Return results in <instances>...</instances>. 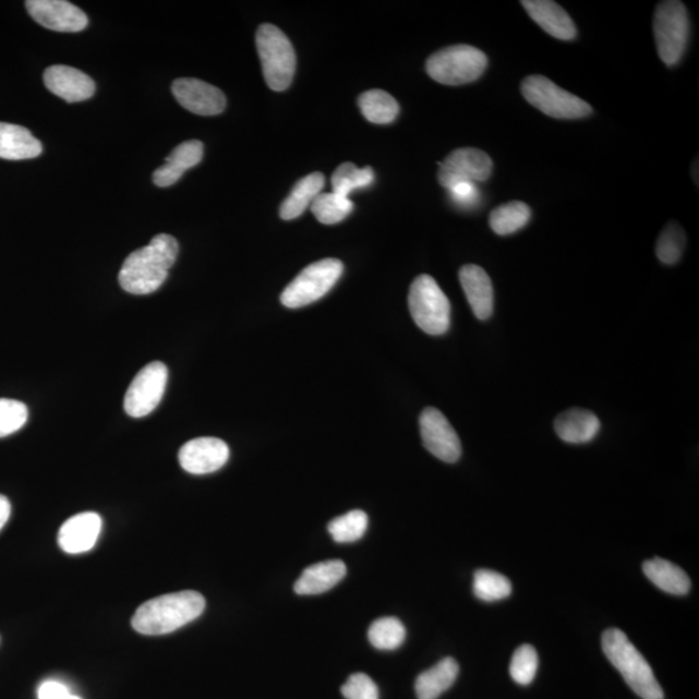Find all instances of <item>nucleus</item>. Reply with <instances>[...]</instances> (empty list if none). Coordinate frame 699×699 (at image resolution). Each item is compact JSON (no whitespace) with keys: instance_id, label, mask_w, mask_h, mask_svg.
<instances>
[{"instance_id":"obj_2","label":"nucleus","mask_w":699,"mask_h":699,"mask_svg":"<svg viewBox=\"0 0 699 699\" xmlns=\"http://www.w3.org/2000/svg\"><path fill=\"white\" fill-rule=\"evenodd\" d=\"M205 606L203 594L196 591L164 594L144 602L134 614L131 625L142 635H166L197 619Z\"/></svg>"},{"instance_id":"obj_15","label":"nucleus","mask_w":699,"mask_h":699,"mask_svg":"<svg viewBox=\"0 0 699 699\" xmlns=\"http://www.w3.org/2000/svg\"><path fill=\"white\" fill-rule=\"evenodd\" d=\"M172 94L186 110L198 116H217L226 109V96L216 86L196 79H179Z\"/></svg>"},{"instance_id":"obj_8","label":"nucleus","mask_w":699,"mask_h":699,"mask_svg":"<svg viewBox=\"0 0 699 699\" xmlns=\"http://www.w3.org/2000/svg\"><path fill=\"white\" fill-rule=\"evenodd\" d=\"M689 16L684 3L666 0L656 5L653 31L660 59L667 67L679 64L689 39Z\"/></svg>"},{"instance_id":"obj_11","label":"nucleus","mask_w":699,"mask_h":699,"mask_svg":"<svg viewBox=\"0 0 699 699\" xmlns=\"http://www.w3.org/2000/svg\"><path fill=\"white\" fill-rule=\"evenodd\" d=\"M439 166V183L447 190L462 182H486L494 170L491 157L477 148L456 149Z\"/></svg>"},{"instance_id":"obj_31","label":"nucleus","mask_w":699,"mask_h":699,"mask_svg":"<svg viewBox=\"0 0 699 699\" xmlns=\"http://www.w3.org/2000/svg\"><path fill=\"white\" fill-rule=\"evenodd\" d=\"M685 245H687V237H685L683 228L676 221H671L664 227L659 240H656V257L664 265H676L683 257Z\"/></svg>"},{"instance_id":"obj_27","label":"nucleus","mask_w":699,"mask_h":699,"mask_svg":"<svg viewBox=\"0 0 699 699\" xmlns=\"http://www.w3.org/2000/svg\"><path fill=\"white\" fill-rule=\"evenodd\" d=\"M531 219V209L522 201H511L501 206L490 214V227L499 237L514 234L523 227L529 225Z\"/></svg>"},{"instance_id":"obj_33","label":"nucleus","mask_w":699,"mask_h":699,"mask_svg":"<svg viewBox=\"0 0 699 699\" xmlns=\"http://www.w3.org/2000/svg\"><path fill=\"white\" fill-rule=\"evenodd\" d=\"M473 591L482 601H501L510 596L511 583L499 573L482 569L474 574Z\"/></svg>"},{"instance_id":"obj_20","label":"nucleus","mask_w":699,"mask_h":699,"mask_svg":"<svg viewBox=\"0 0 699 699\" xmlns=\"http://www.w3.org/2000/svg\"><path fill=\"white\" fill-rule=\"evenodd\" d=\"M601 422L591 411L573 408L559 413L555 420V431L559 439L570 445H584L598 437Z\"/></svg>"},{"instance_id":"obj_14","label":"nucleus","mask_w":699,"mask_h":699,"mask_svg":"<svg viewBox=\"0 0 699 699\" xmlns=\"http://www.w3.org/2000/svg\"><path fill=\"white\" fill-rule=\"evenodd\" d=\"M230 458L227 443L213 437L196 438L186 442L180 448V466L191 474L203 475L217 472Z\"/></svg>"},{"instance_id":"obj_6","label":"nucleus","mask_w":699,"mask_h":699,"mask_svg":"<svg viewBox=\"0 0 699 699\" xmlns=\"http://www.w3.org/2000/svg\"><path fill=\"white\" fill-rule=\"evenodd\" d=\"M412 320L431 336L447 334L451 327V303L432 276L420 275L408 294Z\"/></svg>"},{"instance_id":"obj_13","label":"nucleus","mask_w":699,"mask_h":699,"mask_svg":"<svg viewBox=\"0 0 699 699\" xmlns=\"http://www.w3.org/2000/svg\"><path fill=\"white\" fill-rule=\"evenodd\" d=\"M27 12L41 26L61 33H77L88 24L86 13L65 0H27Z\"/></svg>"},{"instance_id":"obj_19","label":"nucleus","mask_w":699,"mask_h":699,"mask_svg":"<svg viewBox=\"0 0 699 699\" xmlns=\"http://www.w3.org/2000/svg\"><path fill=\"white\" fill-rule=\"evenodd\" d=\"M523 9L529 16L550 34L559 40H571L577 37L576 24L563 7L552 0H522Z\"/></svg>"},{"instance_id":"obj_12","label":"nucleus","mask_w":699,"mask_h":699,"mask_svg":"<svg viewBox=\"0 0 699 699\" xmlns=\"http://www.w3.org/2000/svg\"><path fill=\"white\" fill-rule=\"evenodd\" d=\"M420 433L425 448L445 462L460 459L462 448L458 433L437 408L427 407L420 417Z\"/></svg>"},{"instance_id":"obj_3","label":"nucleus","mask_w":699,"mask_h":699,"mask_svg":"<svg viewBox=\"0 0 699 699\" xmlns=\"http://www.w3.org/2000/svg\"><path fill=\"white\" fill-rule=\"evenodd\" d=\"M606 659L617 668L628 687L642 699H663L664 694L652 667L618 628H608L602 635Z\"/></svg>"},{"instance_id":"obj_40","label":"nucleus","mask_w":699,"mask_h":699,"mask_svg":"<svg viewBox=\"0 0 699 699\" xmlns=\"http://www.w3.org/2000/svg\"><path fill=\"white\" fill-rule=\"evenodd\" d=\"M11 516V504L5 496L0 495V530L3 529V526L9 521Z\"/></svg>"},{"instance_id":"obj_38","label":"nucleus","mask_w":699,"mask_h":699,"mask_svg":"<svg viewBox=\"0 0 699 699\" xmlns=\"http://www.w3.org/2000/svg\"><path fill=\"white\" fill-rule=\"evenodd\" d=\"M449 195H451L454 203L461 207H472L479 203L480 191L477 189L475 183L472 182H462L449 189Z\"/></svg>"},{"instance_id":"obj_37","label":"nucleus","mask_w":699,"mask_h":699,"mask_svg":"<svg viewBox=\"0 0 699 699\" xmlns=\"http://www.w3.org/2000/svg\"><path fill=\"white\" fill-rule=\"evenodd\" d=\"M346 699H378L379 691L375 682L369 675L358 673L351 675L341 688Z\"/></svg>"},{"instance_id":"obj_29","label":"nucleus","mask_w":699,"mask_h":699,"mask_svg":"<svg viewBox=\"0 0 699 699\" xmlns=\"http://www.w3.org/2000/svg\"><path fill=\"white\" fill-rule=\"evenodd\" d=\"M375 180V172L370 166L359 169L354 164L345 162L336 169L332 176V189L337 195L349 197L350 193L359 189H365Z\"/></svg>"},{"instance_id":"obj_21","label":"nucleus","mask_w":699,"mask_h":699,"mask_svg":"<svg viewBox=\"0 0 699 699\" xmlns=\"http://www.w3.org/2000/svg\"><path fill=\"white\" fill-rule=\"evenodd\" d=\"M204 157V144L200 141H189L179 144L166 158L164 166L154 174V182L158 186L176 184L184 172L195 168Z\"/></svg>"},{"instance_id":"obj_18","label":"nucleus","mask_w":699,"mask_h":699,"mask_svg":"<svg viewBox=\"0 0 699 699\" xmlns=\"http://www.w3.org/2000/svg\"><path fill=\"white\" fill-rule=\"evenodd\" d=\"M459 279L477 320H490L494 313L495 294L487 273L480 266L467 265L460 269Z\"/></svg>"},{"instance_id":"obj_30","label":"nucleus","mask_w":699,"mask_h":699,"mask_svg":"<svg viewBox=\"0 0 699 699\" xmlns=\"http://www.w3.org/2000/svg\"><path fill=\"white\" fill-rule=\"evenodd\" d=\"M352 201L349 197L337 195L335 192L321 193L311 204V212L323 225L340 224L350 216Z\"/></svg>"},{"instance_id":"obj_39","label":"nucleus","mask_w":699,"mask_h":699,"mask_svg":"<svg viewBox=\"0 0 699 699\" xmlns=\"http://www.w3.org/2000/svg\"><path fill=\"white\" fill-rule=\"evenodd\" d=\"M71 696L67 685L55 680L45 682L38 689V699H68Z\"/></svg>"},{"instance_id":"obj_23","label":"nucleus","mask_w":699,"mask_h":699,"mask_svg":"<svg viewBox=\"0 0 699 699\" xmlns=\"http://www.w3.org/2000/svg\"><path fill=\"white\" fill-rule=\"evenodd\" d=\"M41 144L29 130L19 124L0 122V158L10 161L31 160L41 154Z\"/></svg>"},{"instance_id":"obj_16","label":"nucleus","mask_w":699,"mask_h":699,"mask_svg":"<svg viewBox=\"0 0 699 699\" xmlns=\"http://www.w3.org/2000/svg\"><path fill=\"white\" fill-rule=\"evenodd\" d=\"M45 85L50 92L68 103L85 101L93 98L95 82L79 69L52 65L46 69Z\"/></svg>"},{"instance_id":"obj_5","label":"nucleus","mask_w":699,"mask_h":699,"mask_svg":"<svg viewBox=\"0 0 699 699\" xmlns=\"http://www.w3.org/2000/svg\"><path fill=\"white\" fill-rule=\"evenodd\" d=\"M489 59L479 48L468 45L449 46L426 61L429 77L447 86L467 85L486 71Z\"/></svg>"},{"instance_id":"obj_10","label":"nucleus","mask_w":699,"mask_h":699,"mask_svg":"<svg viewBox=\"0 0 699 699\" xmlns=\"http://www.w3.org/2000/svg\"><path fill=\"white\" fill-rule=\"evenodd\" d=\"M169 371L161 362L145 365L129 386L124 397V411L131 418L141 419L154 412L164 397Z\"/></svg>"},{"instance_id":"obj_22","label":"nucleus","mask_w":699,"mask_h":699,"mask_svg":"<svg viewBox=\"0 0 699 699\" xmlns=\"http://www.w3.org/2000/svg\"><path fill=\"white\" fill-rule=\"evenodd\" d=\"M346 565L340 559L324 561V563L308 567L296 581L294 591L301 596H313L328 592L346 577Z\"/></svg>"},{"instance_id":"obj_32","label":"nucleus","mask_w":699,"mask_h":699,"mask_svg":"<svg viewBox=\"0 0 699 699\" xmlns=\"http://www.w3.org/2000/svg\"><path fill=\"white\" fill-rule=\"evenodd\" d=\"M369 528V516L363 510H351L335 518L328 525V531L337 543H352L362 539Z\"/></svg>"},{"instance_id":"obj_24","label":"nucleus","mask_w":699,"mask_h":699,"mask_svg":"<svg viewBox=\"0 0 699 699\" xmlns=\"http://www.w3.org/2000/svg\"><path fill=\"white\" fill-rule=\"evenodd\" d=\"M643 573L652 583L663 592L684 596L690 591L688 574L667 559L653 558L642 566Z\"/></svg>"},{"instance_id":"obj_17","label":"nucleus","mask_w":699,"mask_h":699,"mask_svg":"<svg viewBox=\"0 0 699 699\" xmlns=\"http://www.w3.org/2000/svg\"><path fill=\"white\" fill-rule=\"evenodd\" d=\"M101 517L94 511L75 515L61 526L59 544L69 555L93 550L101 532Z\"/></svg>"},{"instance_id":"obj_36","label":"nucleus","mask_w":699,"mask_h":699,"mask_svg":"<svg viewBox=\"0 0 699 699\" xmlns=\"http://www.w3.org/2000/svg\"><path fill=\"white\" fill-rule=\"evenodd\" d=\"M27 421V407L19 400L0 399V438L20 431Z\"/></svg>"},{"instance_id":"obj_7","label":"nucleus","mask_w":699,"mask_h":699,"mask_svg":"<svg viewBox=\"0 0 699 699\" xmlns=\"http://www.w3.org/2000/svg\"><path fill=\"white\" fill-rule=\"evenodd\" d=\"M521 92L526 101L552 119L578 120L593 112L590 104L565 92L544 75H530L525 79Z\"/></svg>"},{"instance_id":"obj_1","label":"nucleus","mask_w":699,"mask_h":699,"mask_svg":"<svg viewBox=\"0 0 699 699\" xmlns=\"http://www.w3.org/2000/svg\"><path fill=\"white\" fill-rule=\"evenodd\" d=\"M179 244L170 234H157L148 245L137 249L123 262L120 286L130 294L145 296L160 289L174 266Z\"/></svg>"},{"instance_id":"obj_35","label":"nucleus","mask_w":699,"mask_h":699,"mask_svg":"<svg viewBox=\"0 0 699 699\" xmlns=\"http://www.w3.org/2000/svg\"><path fill=\"white\" fill-rule=\"evenodd\" d=\"M539 667L538 653L531 646L518 648L510 662V676L517 684L529 685L535 679Z\"/></svg>"},{"instance_id":"obj_28","label":"nucleus","mask_w":699,"mask_h":699,"mask_svg":"<svg viewBox=\"0 0 699 699\" xmlns=\"http://www.w3.org/2000/svg\"><path fill=\"white\" fill-rule=\"evenodd\" d=\"M358 103L365 120L372 123H391L399 115L398 101L383 89H371L360 95Z\"/></svg>"},{"instance_id":"obj_9","label":"nucleus","mask_w":699,"mask_h":699,"mask_svg":"<svg viewBox=\"0 0 699 699\" xmlns=\"http://www.w3.org/2000/svg\"><path fill=\"white\" fill-rule=\"evenodd\" d=\"M344 273L340 260L327 258L313 263L284 289L280 300L288 309H300L323 299Z\"/></svg>"},{"instance_id":"obj_26","label":"nucleus","mask_w":699,"mask_h":699,"mask_svg":"<svg viewBox=\"0 0 699 699\" xmlns=\"http://www.w3.org/2000/svg\"><path fill=\"white\" fill-rule=\"evenodd\" d=\"M324 184L325 178L322 172H313L300 179L280 206L281 219L292 220L301 217L316 196L321 195Z\"/></svg>"},{"instance_id":"obj_34","label":"nucleus","mask_w":699,"mask_h":699,"mask_svg":"<svg viewBox=\"0 0 699 699\" xmlns=\"http://www.w3.org/2000/svg\"><path fill=\"white\" fill-rule=\"evenodd\" d=\"M369 639L378 650H396L406 640V628L397 618H381L372 623Z\"/></svg>"},{"instance_id":"obj_4","label":"nucleus","mask_w":699,"mask_h":699,"mask_svg":"<svg viewBox=\"0 0 699 699\" xmlns=\"http://www.w3.org/2000/svg\"><path fill=\"white\" fill-rule=\"evenodd\" d=\"M255 44L268 87L274 92H286L292 85L297 65L292 41L278 26L262 24Z\"/></svg>"},{"instance_id":"obj_41","label":"nucleus","mask_w":699,"mask_h":699,"mask_svg":"<svg viewBox=\"0 0 699 699\" xmlns=\"http://www.w3.org/2000/svg\"><path fill=\"white\" fill-rule=\"evenodd\" d=\"M68 699H82V698H80V697H77V696H73V695H72V696H71V697H69Z\"/></svg>"},{"instance_id":"obj_25","label":"nucleus","mask_w":699,"mask_h":699,"mask_svg":"<svg viewBox=\"0 0 699 699\" xmlns=\"http://www.w3.org/2000/svg\"><path fill=\"white\" fill-rule=\"evenodd\" d=\"M459 675V664L445 659L422 673L414 684L419 699H437L453 687Z\"/></svg>"}]
</instances>
